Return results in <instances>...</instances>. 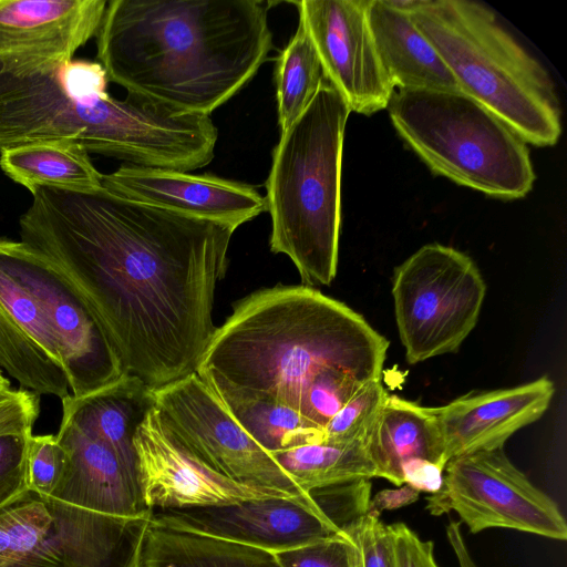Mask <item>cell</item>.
Masks as SVG:
<instances>
[{
	"label": "cell",
	"instance_id": "cell-38",
	"mask_svg": "<svg viewBox=\"0 0 567 567\" xmlns=\"http://www.w3.org/2000/svg\"><path fill=\"white\" fill-rule=\"evenodd\" d=\"M1 1V0H0Z\"/></svg>",
	"mask_w": 567,
	"mask_h": 567
},
{
	"label": "cell",
	"instance_id": "cell-11",
	"mask_svg": "<svg viewBox=\"0 0 567 567\" xmlns=\"http://www.w3.org/2000/svg\"><path fill=\"white\" fill-rule=\"evenodd\" d=\"M0 265L31 295L72 395L93 393L125 374L96 317L55 265L23 241L1 237Z\"/></svg>",
	"mask_w": 567,
	"mask_h": 567
},
{
	"label": "cell",
	"instance_id": "cell-19",
	"mask_svg": "<svg viewBox=\"0 0 567 567\" xmlns=\"http://www.w3.org/2000/svg\"><path fill=\"white\" fill-rule=\"evenodd\" d=\"M55 436L66 451L68 463L51 497L106 515H152L137 476L110 445L64 420Z\"/></svg>",
	"mask_w": 567,
	"mask_h": 567
},
{
	"label": "cell",
	"instance_id": "cell-31",
	"mask_svg": "<svg viewBox=\"0 0 567 567\" xmlns=\"http://www.w3.org/2000/svg\"><path fill=\"white\" fill-rule=\"evenodd\" d=\"M275 555L282 567H359L357 546L346 530L332 538Z\"/></svg>",
	"mask_w": 567,
	"mask_h": 567
},
{
	"label": "cell",
	"instance_id": "cell-34",
	"mask_svg": "<svg viewBox=\"0 0 567 567\" xmlns=\"http://www.w3.org/2000/svg\"><path fill=\"white\" fill-rule=\"evenodd\" d=\"M40 413V394L34 391L8 389L0 392V434L32 433Z\"/></svg>",
	"mask_w": 567,
	"mask_h": 567
},
{
	"label": "cell",
	"instance_id": "cell-13",
	"mask_svg": "<svg viewBox=\"0 0 567 567\" xmlns=\"http://www.w3.org/2000/svg\"><path fill=\"white\" fill-rule=\"evenodd\" d=\"M426 502L432 515L455 512L473 534L499 527L567 538L558 505L509 461L503 447L451 458L441 488Z\"/></svg>",
	"mask_w": 567,
	"mask_h": 567
},
{
	"label": "cell",
	"instance_id": "cell-17",
	"mask_svg": "<svg viewBox=\"0 0 567 567\" xmlns=\"http://www.w3.org/2000/svg\"><path fill=\"white\" fill-rule=\"evenodd\" d=\"M105 0H1L0 63L38 66L73 60L97 34Z\"/></svg>",
	"mask_w": 567,
	"mask_h": 567
},
{
	"label": "cell",
	"instance_id": "cell-24",
	"mask_svg": "<svg viewBox=\"0 0 567 567\" xmlns=\"http://www.w3.org/2000/svg\"><path fill=\"white\" fill-rule=\"evenodd\" d=\"M136 567H282L275 553L148 525Z\"/></svg>",
	"mask_w": 567,
	"mask_h": 567
},
{
	"label": "cell",
	"instance_id": "cell-3",
	"mask_svg": "<svg viewBox=\"0 0 567 567\" xmlns=\"http://www.w3.org/2000/svg\"><path fill=\"white\" fill-rule=\"evenodd\" d=\"M388 348L343 302L278 284L234 305L196 373L207 385L269 395L301 413L309 389L331 370L364 382L382 377Z\"/></svg>",
	"mask_w": 567,
	"mask_h": 567
},
{
	"label": "cell",
	"instance_id": "cell-23",
	"mask_svg": "<svg viewBox=\"0 0 567 567\" xmlns=\"http://www.w3.org/2000/svg\"><path fill=\"white\" fill-rule=\"evenodd\" d=\"M0 167L30 193L38 187L83 192L102 186L103 174L89 152L71 142L41 141L6 148L0 152Z\"/></svg>",
	"mask_w": 567,
	"mask_h": 567
},
{
	"label": "cell",
	"instance_id": "cell-20",
	"mask_svg": "<svg viewBox=\"0 0 567 567\" xmlns=\"http://www.w3.org/2000/svg\"><path fill=\"white\" fill-rule=\"evenodd\" d=\"M365 445L378 477L396 486L417 467L447 463L434 408L388 395Z\"/></svg>",
	"mask_w": 567,
	"mask_h": 567
},
{
	"label": "cell",
	"instance_id": "cell-2",
	"mask_svg": "<svg viewBox=\"0 0 567 567\" xmlns=\"http://www.w3.org/2000/svg\"><path fill=\"white\" fill-rule=\"evenodd\" d=\"M269 2L111 0L97 59L127 93L208 115L256 75L272 49Z\"/></svg>",
	"mask_w": 567,
	"mask_h": 567
},
{
	"label": "cell",
	"instance_id": "cell-1",
	"mask_svg": "<svg viewBox=\"0 0 567 567\" xmlns=\"http://www.w3.org/2000/svg\"><path fill=\"white\" fill-rule=\"evenodd\" d=\"M31 194L21 241L74 286L124 373L156 390L196 372L217 329L215 291L236 229L103 186Z\"/></svg>",
	"mask_w": 567,
	"mask_h": 567
},
{
	"label": "cell",
	"instance_id": "cell-5",
	"mask_svg": "<svg viewBox=\"0 0 567 567\" xmlns=\"http://www.w3.org/2000/svg\"><path fill=\"white\" fill-rule=\"evenodd\" d=\"M351 113L327 81L282 133L266 181L270 250L288 256L301 285L327 286L337 275L341 167Z\"/></svg>",
	"mask_w": 567,
	"mask_h": 567
},
{
	"label": "cell",
	"instance_id": "cell-28",
	"mask_svg": "<svg viewBox=\"0 0 567 567\" xmlns=\"http://www.w3.org/2000/svg\"><path fill=\"white\" fill-rule=\"evenodd\" d=\"M0 368L21 388L63 399L69 383L63 369L13 321L0 305Z\"/></svg>",
	"mask_w": 567,
	"mask_h": 567
},
{
	"label": "cell",
	"instance_id": "cell-26",
	"mask_svg": "<svg viewBox=\"0 0 567 567\" xmlns=\"http://www.w3.org/2000/svg\"><path fill=\"white\" fill-rule=\"evenodd\" d=\"M306 493L357 480L378 477L365 441L320 442L271 453Z\"/></svg>",
	"mask_w": 567,
	"mask_h": 567
},
{
	"label": "cell",
	"instance_id": "cell-7",
	"mask_svg": "<svg viewBox=\"0 0 567 567\" xmlns=\"http://www.w3.org/2000/svg\"><path fill=\"white\" fill-rule=\"evenodd\" d=\"M386 109L399 135L433 173L503 199L532 190L536 175L526 142L463 92L398 90Z\"/></svg>",
	"mask_w": 567,
	"mask_h": 567
},
{
	"label": "cell",
	"instance_id": "cell-35",
	"mask_svg": "<svg viewBox=\"0 0 567 567\" xmlns=\"http://www.w3.org/2000/svg\"><path fill=\"white\" fill-rule=\"evenodd\" d=\"M392 567H439L431 540H423L404 523L388 525Z\"/></svg>",
	"mask_w": 567,
	"mask_h": 567
},
{
	"label": "cell",
	"instance_id": "cell-18",
	"mask_svg": "<svg viewBox=\"0 0 567 567\" xmlns=\"http://www.w3.org/2000/svg\"><path fill=\"white\" fill-rule=\"evenodd\" d=\"M554 392L553 381L542 377L514 388L470 392L434 408L446 461L504 447L514 433L543 416Z\"/></svg>",
	"mask_w": 567,
	"mask_h": 567
},
{
	"label": "cell",
	"instance_id": "cell-9",
	"mask_svg": "<svg viewBox=\"0 0 567 567\" xmlns=\"http://www.w3.org/2000/svg\"><path fill=\"white\" fill-rule=\"evenodd\" d=\"M312 501L254 498L224 505L154 509L151 524L279 553L332 538L367 513L371 480L311 492Z\"/></svg>",
	"mask_w": 567,
	"mask_h": 567
},
{
	"label": "cell",
	"instance_id": "cell-21",
	"mask_svg": "<svg viewBox=\"0 0 567 567\" xmlns=\"http://www.w3.org/2000/svg\"><path fill=\"white\" fill-rule=\"evenodd\" d=\"M367 19L381 66L399 90L461 92L436 50L409 13L386 0H367Z\"/></svg>",
	"mask_w": 567,
	"mask_h": 567
},
{
	"label": "cell",
	"instance_id": "cell-8",
	"mask_svg": "<svg viewBox=\"0 0 567 567\" xmlns=\"http://www.w3.org/2000/svg\"><path fill=\"white\" fill-rule=\"evenodd\" d=\"M150 520L27 489L0 508V567H136Z\"/></svg>",
	"mask_w": 567,
	"mask_h": 567
},
{
	"label": "cell",
	"instance_id": "cell-33",
	"mask_svg": "<svg viewBox=\"0 0 567 567\" xmlns=\"http://www.w3.org/2000/svg\"><path fill=\"white\" fill-rule=\"evenodd\" d=\"M31 435L0 434V508L29 489L27 452Z\"/></svg>",
	"mask_w": 567,
	"mask_h": 567
},
{
	"label": "cell",
	"instance_id": "cell-30",
	"mask_svg": "<svg viewBox=\"0 0 567 567\" xmlns=\"http://www.w3.org/2000/svg\"><path fill=\"white\" fill-rule=\"evenodd\" d=\"M68 463L64 447L53 435H31L27 452L28 487L51 496Z\"/></svg>",
	"mask_w": 567,
	"mask_h": 567
},
{
	"label": "cell",
	"instance_id": "cell-22",
	"mask_svg": "<svg viewBox=\"0 0 567 567\" xmlns=\"http://www.w3.org/2000/svg\"><path fill=\"white\" fill-rule=\"evenodd\" d=\"M62 400V420L110 445L137 476L135 433L154 406L153 390L140 379L123 374L93 393ZM138 478V476H137Z\"/></svg>",
	"mask_w": 567,
	"mask_h": 567
},
{
	"label": "cell",
	"instance_id": "cell-10",
	"mask_svg": "<svg viewBox=\"0 0 567 567\" xmlns=\"http://www.w3.org/2000/svg\"><path fill=\"white\" fill-rule=\"evenodd\" d=\"M485 292L473 259L449 246L424 245L396 267L392 296L406 361L456 352L477 323Z\"/></svg>",
	"mask_w": 567,
	"mask_h": 567
},
{
	"label": "cell",
	"instance_id": "cell-32",
	"mask_svg": "<svg viewBox=\"0 0 567 567\" xmlns=\"http://www.w3.org/2000/svg\"><path fill=\"white\" fill-rule=\"evenodd\" d=\"M344 530L357 546L359 567H392L390 534L378 509L370 506Z\"/></svg>",
	"mask_w": 567,
	"mask_h": 567
},
{
	"label": "cell",
	"instance_id": "cell-6",
	"mask_svg": "<svg viewBox=\"0 0 567 567\" xmlns=\"http://www.w3.org/2000/svg\"><path fill=\"white\" fill-rule=\"evenodd\" d=\"M410 17L461 92L498 116L525 142L536 146L558 142L560 106L549 74L489 9L467 0H424Z\"/></svg>",
	"mask_w": 567,
	"mask_h": 567
},
{
	"label": "cell",
	"instance_id": "cell-14",
	"mask_svg": "<svg viewBox=\"0 0 567 567\" xmlns=\"http://www.w3.org/2000/svg\"><path fill=\"white\" fill-rule=\"evenodd\" d=\"M295 4L326 80L350 111L370 115L386 109L395 90L377 54L367 0H301Z\"/></svg>",
	"mask_w": 567,
	"mask_h": 567
},
{
	"label": "cell",
	"instance_id": "cell-4",
	"mask_svg": "<svg viewBox=\"0 0 567 567\" xmlns=\"http://www.w3.org/2000/svg\"><path fill=\"white\" fill-rule=\"evenodd\" d=\"M99 62L38 66L0 63V152L41 141L81 145L125 164L162 168L175 155L181 121L173 111L127 93H107Z\"/></svg>",
	"mask_w": 567,
	"mask_h": 567
},
{
	"label": "cell",
	"instance_id": "cell-16",
	"mask_svg": "<svg viewBox=\"0 0 567 567\" xmlns=\"http://www.w3.org/2000/svg\"><path fill=\"white\" fill-rule=\"evenodd\" d=\"M102 186L127 199L235 229L267 210L266 197L246 183L212 174L121 165L103 174Z\"/></svg>",
	"mask_w": 567,
	"mask_h": 567
},
{
	"label": "cell",
	"instance_id": "cell-12",
	"mask_svg": "<svg viewBox=\"0 0 567 567\" xmlns=\"http://www.w3.org/2000/svg\"><path fill=\"white\" fill-rule=\"evenodd\" d=\"M153 401L173 440L213 472L237 483L312 497L248 434L196 372L153 390Z\"/></svg>",
	"mask_w": 567,
	"mask_h": 567
},
{
	"label": "cell",
	"instance_id": "cell-15",
	"mask_svg": "<svg viewBox=\"0 0 567 567\" xmlns=\"http://www.w3.org/2000/svg\"><path fill=\"white\" fill-rule=\"evenodd\" d=\"M134 446L141 495L148 509L224 505L254 498L288 497L285 492L224 477L184 451L165 430L153 406L140 424Z\"/></svg>",
	"mask_w": 567,
	"mask_h": 567
},
{
	"label": "cell",
	"instance_id": "cell-25",
	"mask_svg": "<svg viewBox=\"0 0 567 567\" xmlns=\"http://www.w3.org/2000/svg\"><path fill=\"white\" fill-rule=\"evenodd\" d=\"M248 434L270 453L320 443L323 429L269 395L208 385Z\"/></svg>",
	"mask_w": 567,
	"mask_h": 567
},
{
	"label": "cell",
	"instance_id": "cell-37",
	"mask_svg": "<svg viewBox=\"0 0 567 567\" xmlns=\"http://www.w3.org/2000/svg\"><path fill=\"white\" fill-rule=\"evenodd\" d=\"M11 389L10 381L3 375L2 370L0 368V392Z\"/></svg>",
	"mask_w": 567,
	"mask_h": 567
},
{
	"label": "cell",
	"instance_id": "cell-36",
	"mask_svg": "<svg viewBox=\"0 0 567 567\" xmlns=\"http://www.w3.org/2000/svg\"><path fill=\"white\" fill-rule=\"evenodd\" d=\"M446 536L452 549L454 550L460 567H477L464 542L461 533V524L455 520H451L446 527Z\"/></svg>",
	"mask_w": 567,
	"mask_h": 567
},
{
	"label": "cell",
	"instance_id": "cell-27",
	"mask_svg": "<svg viewBox=\"0 0 567 567\" xmlns=\"http://www.w3.org/2000/svg\"><path fill=\"white\" fill-rule=\"evenodd\" d=\"M326 81L313 44L299 22L295 34L280 52L275 69L280 133L305 112Z\"/></svg>",
	"mask_w": 567,
	"mask_h": 567
},
{
	"label": "cell",
	"instance_id": "cell-29",
	"mask_svg": "<svg viewBox=\"0 0 567 567\" xmlns=\"http://www.w3.org/2000/svg\"><path fill=\"white\" fill-rule=\"evenodd\" d=\"M389 393L382 377L364 383L326 424L324 442L365 441Z\"/></svg>",
	"mask_w": 567,
	"mask_h": 567
}]
</instances>
